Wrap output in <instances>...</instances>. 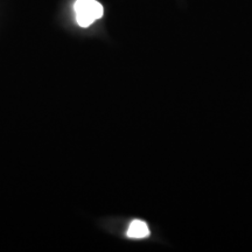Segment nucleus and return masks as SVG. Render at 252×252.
I'll return each mask as SVG.
<instances>
[{
  "label": "nucleus",
  "instance_id": "obj_1",
  "mask_svg": "<svg viewBox=\"0 0 252 252\" xmlns=\"http://www.w3.org/2000/svg\"><path fill=\"white\" fill-rule=\"evenodd\" d=\"M75 18L81 27H89L103 17L104 8L97 0H76L74 4Z\"/></svg>",
  "mask_w": 252,
  "mask_h": 252
},
{
  "label": "nucleus",
  "instance_id": "obj_2",
  "mask_svg": "<svg viewBox=\"0 0 252 252\" xmlns=\"http://www.w3.org/2000/svg\"><path fill=\"white\" fill-rule=\"evenodd\" d=\"M150 235V229L145 222L140 220H134L128 226L127 236L130 238H145Z\"/></svg>",
  "mask_w": 252,
  "mask_h": 252
}]
</instances>
